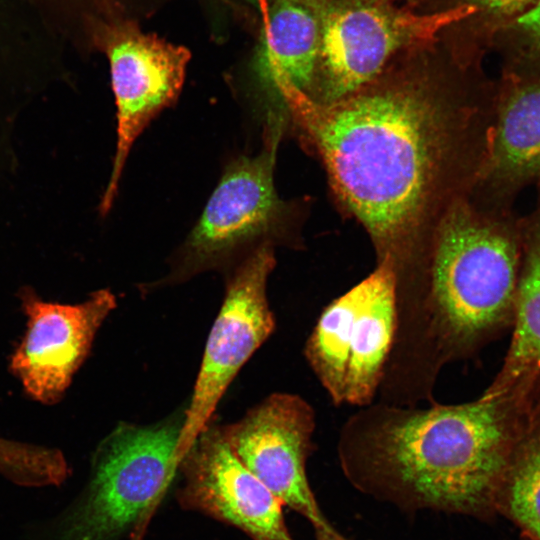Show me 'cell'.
Instances as JSON below:
<instances>
[{"mask_svg":"<svg viewBox=\"0 0 540 540\" xmlns=\"http://www.w3.org/2000/svg\"><path fill=\"white\" fill-rule=\"evenodd\" d=\"M419 49L329 104L284 81L274 87L303 146L322 163L338 206L365 229L376 264L387 261L394 271L467 197L480 169L476 108L457 76Z\"/></svg>","mask_w":540,"mask_h":540,"instance_id":"obj_1","label":"cell"},{"mask_svg":"<svg viewBox=\"0 0 540 540\" xmlns=\"http://www.w3.org/2000/svg\"><path fill=\"white\" fill-rule=\"evenodd\" d=\"M534 388L424 407L374 401L341 427L340 469L357 491L401 511L488 520Z\"/></svg>","mask_w":540,"mask_h":540,"instance_id":"obj_2","label":"cell"},{"mask_svg":"<svg viewBox=\"0 0 540 540\" xmlns=\"http://www.w3.org/2000/svg\"><path fill=\"white\" fill-rule=\"evenodd\" d=\"M519 252L467 197L448 209L420 252L394 272L396 330L376 401L435 402L442 370L512 325Z\"/></svg>","mask_w":540,"mask_h":540,"instance_id":"obj_3","label":"cell"},{"mask_svg":"<svg viewBox=\"0 0 540 540\" xmlns=\"http://www.w3.org/2000/svg\"><path fill=\"white\" fill-rule=\"evenodd\" d=\"M183 421L119 424L99 444L88 485L52 540H117L126 532L179 468Z\"/></svg>","mask_w":540,"mask_h":540,"instance_id":"obj_4","label":"cell"},{"mask_svg":"<svg viewBox=\"0 0 540 540\" xmlns=\"http://www.w3.org/2000/svg\"><path fill=\"white\" fill-rule=\"evenodd\" d=\"M396 330L395 274L387 261L321 311L304 355L336 406L376 398Z\"/></svg>","mask_w":540,"mask_h":540,"instance_id":"obj_5","label":"cell"},{"mask_svg":"<svg viewBox=\"0 0 540 540\" xmlns=\"http://www.w3.org/2000/svg\"><path fill=\"white\" fill-rule=\"evenodd\" d=\"M471 8L422 15L402 10L389 0H327L309 98L329 104L352 94L402 52L430 43Z\"/></svg>","mask_w":540,"mask_h":540,"instance_id":"obj_6","label":"cell"},{"mask_svg":"<svg viewBox=\"0 0 540 540\" xmlns=\"http://www.w3.org/2000/svg\"><path fill=\"white\" fill-rule=\"evenodd\" d=\"M285 120L270 121L265 147L229 164L182 250L188 269L216 264L246 244L301 245L295 204L282 200L274 167Z\"/></svg>","mask_w":540,"mask_h":540,"instance_id":"obj_7","label":"cell"},{"mask_svg":"<svg viewBox=\"0 0 540 540\" xmlns=\"http://www.w3.org/2000/svg\"><path fill=\"white\" fill-rule=\"evenodd\" d=\"M97 45L110 64L117 108L116 151L100 203L104 215L112 207L133 143L180 94L190 52L184 46L144 33L129 19H115L100 28Z\"/></svg>","mask_w":540,"mask_h":540,"instance_id":"obj_8","label":"cell"},{"mask_svg":"<svg viewBox=\"0 0 540 540\" xmlns=\"http://www.w3.org/2000/svg\"><path fill=\"white\" fill-rule=\"evenodd\" d=\"M274 247L259 245L235 270L207 339L191 403L185 412L181 458L203 432L231 381L275 328L267 298Z\"/></svg>","mask_w":540,"mask_h":540,"instance_id":"obj_9","label":"cell"},{"mask_svg":"<svg viewBox=\"0 0 540 540\" xmlns=\"http://www.w3.org/2000/svg\"><path fill=\"white\" fill-rule=\"evenodd\" d=\"M316 415L301 396L274 393L221 432L239 460L280 500L304 517L314 532L335 529L310 487Z\"/></svg>","mask_w":540,"mask_h":540,"instance_id":"obj_10","label":"cell"},{"mask_svg":"<svg viewBox=\"0 0 540 540\" xmlns=\"http://www.w3.org/2000/svg\"><path fill=\"white\" fill-rule=\"evenodd\" d=\"M184 485L178 499L244 532L252 540H293L283 504L239 460L220 428L207 427L183 455Z\"/></svg>","mask_w":540,"mask_h":540,"instance_id":"obj_11","label":"cell"},{"mask_svg":"<svg viewBox=\"0 0 540 540\" xmlns=\"http://www.w3.org/2000/svg\"><path fill=\"white\" fill-rule=\"evenodd\" d=\"M23 304L27 329L12 355L11 369L33 399L53 404L70 385L116 299L103 289L79 304L67 305L27 293Z\"/></svg>","mask_w":540,"mask_h":540,"instance_id":"obj_12","label":"cell"},{"mask_svg":"<svg viewBox=\"0 0 540 540\" xmlns=\"http://www.w3.org/2000/svg\"><path fill=\"white\" fill-rule=\"evenodd\" d=\"M327 0H273L261 31L257 71L273 92L287 82L310 96L316 78Z\"/></svg>","mask_w":540,"mask_h":540,"instance_id":"obj_13","label":"cell"},{"mask_svg":"<svg viewBox=\"0 0 540 540\" xmlns=\"http://www.w3.org/2000/svg\"><path fill=\"white\" fill-rule=\"evenodd\" d=\"M539 175L540 82H537L519 87L504 100L477 178L514 182Z\"/></svg>","mask_w":540,"mask_h":540,"instance_id":"obj_14","label":"cell"},{"mask_svg":"<svg viewBox=\"0 0 540 540\" xmlns=\"http://www.w3.org/2000/svg\"><path fill=\"white\" fill-rule=\"evenodd\" d=\"M525 244L510 345L501 369L482 393L486 396L540 382V221Z\"/></svg>","mask_w":540,"mask_h":540,"instance_id":"obj_15","label":"cell"},{"mask_svg":"<svg viewBox=\"0 0 540 540\" xmlns=\"http://www.w3.org/2000/svg\"><path fill=\"white\" fill-rule=\"evenodd\" d=\"M495 511L513 522L528 540H540V383L531 394Z\"/></svg>","mask_w":540,"mask_h":540,"instance_id":"obj_16","label":"cell"},{"mask_svg":"<svg viewBox=\"0 0 540 540\" xmlns=\"http://www.w3.org/2000/svg\"><path fill=\"white\" fill-rule=\"evenodd\" d=\"M514 28L533 49L540 52V0L515 17Z\"/></svg>","mask_w":540,"mask_h":540,"instance_id":"obj_17","label":"cell"},{"mask_svg":"<svg viewBox=\"0 0 540 540\" xmlns=\"http://www.w3.org/2000/svg\"><path fill=\"white\" fill-rule=\"evenodd\" d=\"M473 8L479 7L496 16H518L536 0H468Z\"/></svg>","mask_w":540,"mask_h":540,"instance_id":"obj_18","label":"cell"},{"mask_svg":"<svg viewBox=\"0 0 540 540\" xmlns=\"http://www.w3.org/2000/svg\"><path fill=\"white\" fill-rule=\"evenodd\" d=\"M315 540H352V539L345 537L336 529H333L326 532L315 533Z\"/></svg>","mask_w":540,"mask_h":540,"instance_id":"obj_19","label":"cell"},{"mask_svg":"<svg viewBox=\"0 0 540 540\" xmlns=\"http://www.w3.org/2000/svg\"><path fill=\"white\" fill-rule=\"evenodd\" d=\"M6 452V443L3 438L0 437V462L3 460Z\"/></svg>","mask_w":540,"mask_h":540,"instance_id":"obj_20","label":"cell"}]
</instances>
